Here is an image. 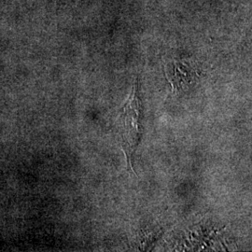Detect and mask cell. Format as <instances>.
Here are the masks:
<instances>
[{"label": "cell", "instance_id": "obj_2", "mask_svg": "<svg viewBox=\"0 0 252 252\" xmlns=\"http://www.w3.org/2000/svg\"><path fill=\"white\" fill-rule=\"evenodd\" d=\"M167 74L173 85L180 86L183 81H189L192 70L189 65L182 62H172L167 65Z\"/></svg>", "mask_w": 252, "mask_h": 252}, {"label": "cell", "instance_id": "obj_1", "mask_svg": "<svg viewBox=\"0 0 252 252\" xmlns=\"http://www.w3.org/2000/svg\"><path fill=\"white\" fill-rule=\"evenodd\" d=\"M139 116L140 102L138 96L137 81L131 92V94L121 110V137L123 149L127 160H130L135 152L139 135Z\"/></svg>", "mask_w": 252, "mask_h": 252}]
</instances>
